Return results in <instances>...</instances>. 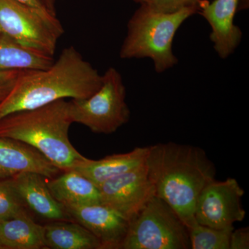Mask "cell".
I'll return each mask as SVG.
<instances>
[{"mask_svg":"<svg viewBox=\"0 0 249 249\" xmlns=\"http://www.w3.org/2000/svg\"><path fill=\"white\" fill-rule=\"evenodd\" d=\"M102 85V75L73 46L44 70H24L0 103V120L17 111L70 98L85 99Z\"/></svg>","mask_w":249,"mask_h":249,"instance_id":"6da1fadb","label":"cell"},{"mask_svg":"<svg viewBox=\"0 0 249 249\" xmlns=\"http://www.w3.org/2000/svg\"><path fill=\"white\" fill-rule=\"evenodd\" d=\"M145 165L156 196L169 204L189 229L196 224L198 196L215 179L216 168L201 147L168 142L148 146Z\"/></svg>","mask_w":249,"mask_h":249,"instance_id":"7a4b0ae2","label":"cell"},{"mask_svg":"<svg viewBox=\"0 0 249 249\" xmlns=\"http://www.w3.org/2000/svg\"><path fill=\"white\" fill-rule=\"evenodd\" d=\"M72 124L69 101L58 100L5 116L0 120V137L30 145L64 172L73 169L86 158L69 138Z\"/></svg>","mask_w":249,"mask_h":249,"instance_id":"3957f363","label":"cell"},{"mask_svg":"<svg viewBox=\"0 0 249 249\" xmlns=\"http://www.w3.org/2000/svg\"><path fill=\"white\" fill-rule=\"evenodd\" d=\"M200 3L173 13L161 12L141 4L127 23L120 58L151 59L158 73L173 68L178 63L173 53L174 38L183 23L198 14Z\"/></svg>","mask_w":249,"mask_h":249,"instance_id":"277c9868","label":"cell"},{"mask_svg":"<svg viewBox=\"0 0 249 249\" xmlns=\"http://www.w3.org/2000/svg\"><path fill=\"white\" fill-rule=\"evenodd\" d=\"M189 230L173 208L158 196L129 222L120 249H189Z\"/></svg>","mask_w":249,"mask_h":249,"instance_id":"5b68a950","label":"cell"},{"mask_svg":"<svg viewBox=\"0 0 249 249\" xmlns=\"http://www.w3.org/2000/svg\"><path fill=\"white\" fill-rule=\"evenodd\" d=\"M69 111L72 122L83 124L94 133L115 132L130 119L121 73L114 67L108 68L102 75L101 88L89 98L69 101Z\"/></svg>","mask_w":249,"mask_h":249,"instance_id":"8992f818","label":"cell"},{"mask_svg":"<svg viewBox=\"0 0 249 249\" xmlns=\"http://www.w3.org/2000/svg\"><path fill=\"white\" fill-rule=\"evenodd\" d=\"M64 29L56 16L16 0H0V36L35 53L53 57Z\"/></svg>","mask_w":249,"mask_h":249,"instance_id":"52a82bcc","label":"cell"},{"mask_svg":"<svg viewBox=\"0 0 249 249\" xmlns=\"http://www.w3.org/2000/svg\"><path fill=\"white\" fill-rule=\"evenodd\" d=\"M245 191L233 178L213 180L203 188L196 200L195 219L201 225L224 229L245 219L242 205Z\"/></svg>","mask_w":249,"mask_h":249,"instance_id":"ba28073f","label":"cell"},{"mask_svg":"<svg viewBox=\"0 0 249 249\" xmlns=\"http://www.w3.org/2000/svg\"><path fill=\"white\" fill-rule=\"evenodd\" d=\"M98 189L101 204L114 210L129 222L156 196L145 163L105 181Z\"/></svg>","mask_w":249,"mask_h":249,"instance_id":"9c48e42d","label":"cell"},{"mask_svg":"<svg viewBox=\"0 0 249 249\" xmlns=\"http://www.w3.org/2000/svg\"><path fill=\"white\" fill-rule=\"evenodd\" d=\"M73 220L81 224L101 242L103 249H119L129 222L102 204L64 206Z\"/></svg>","mask_w":249,"mask_h":249,"instance_id":"30bf717a","label":"cell"},{"mask_svg":"<svg viewBox=\"0 0 249 249\" xmlns=\"http://www.w3.org/2000/svg\"><path fill=\"white\" fill-rule=\"evenodd\" d=\"M241 1L247 0H209L201 1L198 14L209 22L211 28V42L216 53L222 59L233 53L242 39V31L235 24L236 13L240 10Z\"/></svg>","mask_w":249,"mask_h":249,"instance_id":"8fae6325","label":"cell"},{"mask_svg":"<svg viewBox=\"0 0 249 249\" xmlns=\"http://www.w3.org/2000/svg\"><path fill=\"white\" fill-rule=\"evenodd\" d=\"M47 178L32 172H23L7 178L24 207L51 221H73L63 205L52 196Z\"/></svg>","mask_w":249,"mask_h":249,"instance_id":"7c38bea8","label":"cell"},{"mask_svg":"<svg viewBox=\"0 0 249 249\" xmlns=\"http://www.w3.org/2000/svg\"><path fill=\"white\" fill-rule=\"evenodd\" d=\"M23 172L38 173L52 178L61 170L30 145L14 139L0 137V180L12 178Z\"/></svg>","mask_w":249,"mask_h":249,"instance_id":"4fadbf2b","label":"cell"},{"mask_svg":"<svg viewBox=\"0 0 249 249\" xmlns=\"http://www.w3.org/2000/svg\"><path fill=\"white\" fill-rule=\"evenodd\" d=\"M148 149V146L137 147L132 151L114 154L98 160L85 158L73 169L82 174L98 187L114 177L143 164Z\"/></svg>","mask_w":249,"mask_h":249,"instance_id":"5bb4252c","label":"cell"},{"mask_svg":"<svg viewBox=\"0 0 249 249\" xmlns=\"http://www.w3.org/2000/svg\"><path fill=\"white\" fill-rule=\"evenodd\" d=\"M47 185L53 197L63 206L101 204L98 187L76 170L64 171Z\"/></svg>","mask_w":249,"mask_h":249,"instance_id":"9a60e30c","label":"cell"},{"mask_svg":"<svg viewBox=\"0 0 249 249\" xmlns=\"http://www.w3.org/2000/svg\"><path fill=\"white\" fill-rule=\"evenodd\" d=\"M45 248V227L34 222L27 213L0 221V249Z\"/></svg>","mask_w":249,"mask_h":249,"instance_id":"2e32d148","label":"cell"},{"mask_svg":"<svg viewBox=\"0 0 249 249\" xmlns=\"http://www.w3.org/2000/svg\"><path fill=\"white\" fill-rule=\"evenodd\" d=\"M44 227L47 249H103L97 237L78 222L53 221Z\"/></svg>","mask_w":249,"mask_h":249,"instance_id":"e0dca14e","label":"cell"},{"mask_svg":"<svg viewBox=\"0 0 249 249\" xmlns=\"http://www.w3.org/2000/svg\"><path fill=\"white\" fill-rule=\"evenodd\" d=\"M53 62V57L31 52L9 37L0 36V70H44Z\"/></svg>","mask_w":249,"mask_h":249,"instance_id":"ac0fdd59","label":"cell"},{"mask_svg":"<svg viewBox=\"0 0 249 249\" xmlns=\"http://www.w3.org/2000/svg\"><path fill=\"white\" fill-rule=\"evenodd\" d=\"M234 227L215 229L196 222L189 228L191 249H230V237Z\"/></svg>","mask_w":249,"mask_h":249,"instance_id":"d6986e66","label":"cell"},{"mask_svg":"<svg viewBox=\"0 0 249 249\" xmlns=\"http://www.w3.org/2000/svg\"><path fill=\"white\" fill-rule=\"evenodd\" d=\"M24 208L7 178L0 180V221L27 213Z\"/></svg>","mask_w":249,"mask_h":249,"instance_id":"ffe728a7","label":"cell"},{"mask_svg":"<svg viewBox=\"0 0 249 249\" xmlns=\"http://www.w3.org/2000/svg\"><path fill=\"white\" fill-rule=\"evenodd\" d=\"M204 0H146V4L152 9L161 12L173 13L199 4Z\"/></svg>","mask_w":249,"mask_h":249,"instance_id":"44dd1931","label":"cell"},{"mask_svg":"<svg viewBox=\"0 0 249 249\" xmlns=\"http://www.w3.org/2000/svg\"><path fill=\"white\" fill-rule=\"evenodd\" d=\"M249 249V227L233 229L230 237V249Z\"/></svg>","mask_w":249,"mask_h":249,"instance_id":"7402d4cb","label":"cell"},{"mask_svg":"<svg viewBox=\"0 0 249 249\" xmlns=\"http://www.w3.org/2000/svg\"><path fill=\"white\" fill-rule=\"evenodd\" d=\"M24 70H0V90L12 88Z\"/></svg>","mask_w":249,"mask_h":249,"instance_id":"603a6c76","label":"cell"},{"mask_svg":"<svg viewBox=\"0 0 249 249\" xmlns=\"http://www.w3.org/2000/svg\"><path fill=\"white\" fill-rule=\"evenodd\" d=\"M16 1H17L18 2L20 3V4H24L25 5V6H29V7L32 8V9L40 11L41 12L49 13V14H51L48 10L46 9L45 6H44V4H42V1H41L40 0H16Z\"/></svg>","mask_w":249,"mask_h":249,"instance_id":"cb8c5ba5","label":"cell"},{"mask_svg":"<svg viewBox=\"0 0 249 249\" xmlns=\"http://www.w3.org/2000/svg\"><path fill=\"white\" fill-rule=\"evenodd\" d=\"M40 1H42L46 9L48 10L51 14L56 16V12H55V3H56V0H40Z\"/></svg>","mask_w":249,"mask_h":249,"instance_id":"d4e9b609","label":"cell"},{"mask_svg":"<svg viewBox=\"0 0 249 249\" xmlns=\"http://www.w3.org/2000/svg\"><path fill=\"white\" fill-rule=\"evenodd\" d=\"M11 89V88H9V89L0 90V103H1V101H2L3 99H4L5 96H6V95H7V93H9V91Z\"/></svg>","mask_w":249,"mask_h":249,"instance_id":"484cf974","label":"cell"},{"mask_svg":"<svg viewBox=\"0 0 249 249\" xmlns=\"http://www.w3.org/2000/svg\"><path fill=\"white\" fill-rule=\"evenodd\" d=\"M135 2L139 3V4H143V3L145 2L146 0H133Z\"/></svg>","mask_w":249,"mask_h":249,"instance_id":"4316f807","label":"cell"}]
</instances>
